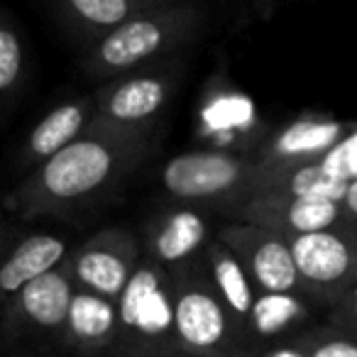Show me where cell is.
Returning <instances> with one entry per match:
<instances>
[{"instance_id": "1", "label": "cell", "mask_w": 357, "mask_h": 357, "mask_svg": "<svg viewBox=\"0 0 357 357\" xmlns=\"http://www.w3.org/2000/svg\"><path fill=\"white\" fill-rule=\"evenodd\" d=\"M152 149L154 132L89 128L84 137L32 169L8 191L3 208L22 220L66 218L113 194Z\"/></svg>"}, {"instance_id": "2", "label": "cell", "mask_w": 357, "mask_h": 357, "mask_svg": "<svg viewBox=\"0 0 357 357\" xmlns=\"http://www.w3.org/2000/svg\"><path fill=\"white\" fill-rule=\"evenodd\" d=\"M204 22V10L194 3L154 0L137 17L86 47L81 69L93 81L108 84L132 71L178 59L184 47L199 37Z\"/></svg>"}, {"instance_id": "3", "label": "cell", "mask_w": 357, "mask_h": 357, "mask_svg": "<svg viewBox=\"0 0 357 357\" xmlns=\"http://www.w3.org/2000/svg\"><path fill=\"white\" fill-rule=\"evenodd\" d=\"M259 178L262 172L255 157L204 147L167 159L159 172V184L172 204L228 215H238L257 194Z\"/></svg>"}, {"instance_id": "4", "label": "cell", "mask_w": 357, "mask_h": 357, "mask_svg": "<svg viewBox=\"0 0 357 357\" xmlns=\"http://www.w3.org/2000/svg\"><path fill=\"white\" fill-rule=\"evenodd\" d=\"M176 352L199 357H252L215 296L201 259L169 274Z\"/></svg>"}, {"instance_id": "5", "label": "cell", "mask_w": 357, "mask_h": 357, "mask_svg": "<svg viewBox=\"0 0 357 357\" xmlns=\"http://www.w3.org/2000/svg\"><path fill=\"white\" fill-rule=\"evenodd\" d=\"M76 294L69 259L27 284L0 311V340L13 355H47L61 350L64 326Z\"/></svg>"}, {"instance_id": "6", "label": "cell", "mask_w": 357, "mask_h": 357, "mask_svg": "<svg viewBox=\"0 0 357 357\" xmlns=\"http://www.w3.org/2000/svg\"><path fill=\"white\" fill-rule=\"evenodd\" d=\"M174 352L172 279L142 259L118 301V333L108 357H172Z\"/></svg>"}, {"instance_id": "7", "label": "cell", "mask_w": 357, "mask_h": 357, "mask_svg": "<svg viewBox=\"0 0 357 357\" xmlns=\"http://www.w3.org/2000/svg\"><path fill=\"white\" fill-rule=\"evenodd\" d=\"M181 56L132 71L100 86L91 128L110 132H154L181 81Z\"/></svg>"}, {"instance_id": "8", "label": "cell", "mask_w": 357, "mask_h": 357, "mask_svg": "<svg viewBox=\"0 0 357 357\" xmlns=\"http://www.w3.org/2000/svg\"><path fill=\"white\" fill-rule=\"evenodd\" d=\"M301 294L311 303L333 308L357 287V228L323 230L291 238Z\"/></svg>"}, {"instance_id": "9", "label": "cell", "mask_w": 357, "mask_h": 357, "mask_svg": "<svg viewBox=\"0 0 357 357\" xmlns=\"http://www.w3.org/2000/svg\"><path fill=\"white\" fill-rule=\"evenodd\" d=\"M142 264V243L128 228H105L71 250L69 269L76 289L120 301Z\"/></svg>"}, {"instance_id": "10", "label": "cell", "mask_w": 357, "mask_h": 357, "mask_svg": "<svg viewBox=\"0 0 357 357\" xmlns=\"http://www.w3.org/2000/svg\"><path fill=\"white\" fill-rule=\"evenodd\" d=\"M264 137L255 100L233 86L211 81L196 110V139L204 149L255 157Z\"/></svg>"}, {"instance_id": "11", "label": "cell", "mask_w": 357, "mask_h": 357, "mask_svg": "<svg viewBox=\"0 0 357 357\" xmlns=\"http://www.w3.org/2000/svg\"><path fill=\"white\" fill-rule=\"evenodd\" d=\"M215 238L233 250L259 294H301V282L287 238L240 220L220 228Z\"/></svg>"}, {"instance_id": "12", "label": "cell", "mask_w": 357, "mask_h": 357, "mask_svg": "<svg viewBox=\"0 0 357 357\" xmlns=\"http://www.w3.org/2000/svg\"><path fill=\"white\" fill-rule=\"evenodd\" d=\"M350 128L352 123H342L331 115H298L291 123L282 125L264 137V142L255 154V162L259 164L262 174L321 164L328 157V152L350 132Z\"/></svg>"}, {"instance_id": "13", "label": "cell", "mask_w": 357, "mask_h": 357, "mask_svg": "<svg viewBox=\"0 0 357 357\" xmlns=\"http://www.w3.org/2000/svg\"><path fill=\"white\" fill-rule=\"evenodd\" d=\"M213 238L206 211L172 204L149 218L142 238V259L169 274L178 272L199 262Z\"/></svg>"}, {"instance_id": "14", "label": "cell", "mask_w": 357, "mask_h": 357, "mask_svg": "<svg viewBox=\"0 0 357 357\" xmlns=\"http://www.w3.org/2000/svg\"><path fill=\"white\" fill-rule=\"evenodd\" d=\"M235 218L240 223L267 228L287 240L301 238V235H311V233H323V230L350 228L352 225L340 204L291 199V196L272 194V191L255 194L238 211Z\"/></svg>"}, {"instance_id": "15", "label": "cell", "mask_w": 357, "mask_h": 357, "mask_svg": "<svg viewBox=\"0 0 357 357\" xmlns=\"http://www.w3.org/2000/svg\"><path fill=\"white\" fill-rule=\"evenodd\" d=\"M71 250L56 233H27L0 250V311L27 284L45 277L69 259Z\"/></svg>"}, {"instance_id": "16", "label": "cell", "mask_w": 357, "mask_h": 357, "mask_svg": "<svg viewBox=\"0 0 357 357\" xmlns=\"http://www.w3.org/2000/svg\"><path fill=\"white\" fill-rule=\"evenodd\" d=\"M93 118L96 96H76V98L54 105L27 135L20 154V167L37 169L54 154L64 152L69 144L84 137Z\"/></svg>"}, {"instance_id": "17", "label": "cell", "mask_w": 357, "mask_h": 357, "mask_svg": "<svg viewBox=\"0 0 357 357\" xmlns=\"http://www.w3.org/2000/svg\"><path fill=\"white\" fill-rule=\"evenodd\" d=\"M201 267H204L215 296L220 298L223 308L228 311L240 340L245 342V347L255 357V350L248 342V323L255 306V298H257V289H255L250 274L245 272L243 262L235 257V252L228 245L220 243L218 238H213L206 245L204 255H201Z\"/></svg>"}, {"instance_id": "18", "label": "cell", "mask_w": 357, "mask_h": 357, "mask_svg": "<svg viewBox=\"0 0 357 357\" xmlns=\"http://www.w3.org/2000/svg\"><path fill=\"white\" fill-rule=\"evenodd\" d=\"M118 333V301L76 289L61 350L76 357H108Z\"/></svg>"}, {"instance_id": "19", "label": "cell", "mask_w": 357, "mask_h": 357, "mask_svg": "<svg viewBox=\"0 0 357 357\" xmlns=\"http://www.w3.org/2000/svg\"><path fill=\"white\" fill-rule=\"evenodd\" d=\"M152 3L154 0H61L52 3L50 13L56 25L86 50L144 13Z\"/></svg>"}, {"instance_id": "20", "label": "cell", "mask_w": 357, "mask_h": 357, "mask_svg": "<svg viewBox=\"0 0 357 357\" xmlns=\"http://www.w3.org/2000/svg\"><path fill=\"white\" fill-rule=\"evenodd\" d=\"M316 303L308 301L303 294H259L255 298L252 313L248 323V342L255 350V357L264 347L279 345L303 333L306 321L313 316Z\"/></svg>"}, {"instance_id": "21", "label": "cell", "mask_w": 357, "mask_h": 357, "mask_svg": "<svg viewBox=\"0 0 357 357\" xmlns=\"http://www.w3.org/2000/svg\"><path fill=\"white\" fill-rule=\"evenodd\" d=\"M259 191H272V194L291 196V199L326 201V204L342 206L347 184L335 181L331 174H326V169L321 164H308V167L287 169V172L262 174Z\"/></svg>"}, {"instance_id": "22", "label": "cell", "mask_w": 357, "mask_h": 357, "mask_svg": "<svg viewBox=\"0 0 357 357\" xmlns=\"http://www.w3.org/2000/svg\"><path fill=\"white\" fill-rule=\"evenodd\" d=\"M27 76V47L15 17L0 8V113L20 96Z\"/></svg>"}, {"instance_id": "23", "label": "cell", "mask_w": 357, "mask_h": 357, "mask_svg": "<svg viewBox=\"0 0 357 357\" xmlns=\"http://www.w3.org/2000/svg\"><path fill=\"white\" fill-rule=\"evenodd\" d=\"M306 357H357V335L342 333L333 326L311 328L291 337Z\"/></svg>"}, {"instance_id": "24", "label": "cell", "mask_w": 357, "mask_h": 357, "mask_svg": "<svg viewBox=\"0 0 357 357\" xmlns=\"http://www.w3.org/2000/svg\"><path fill=\"white\" fill-rule=\"evenodd\" d=\"M321 167L340 184L357 181V123H352L350 132L328 152V157L321 162Z\"/></svg>"}, {"instance_id": "25", "label": "cell", "mask_w": 357, "mask_h": 357, "mask_svg": "<svg viewBox=\"0 0 357 357\" xmlns=\"http://www.w3.org/2000/svg\"><path fill=\"white\" fill-rule=\"evenodd\" d=\"M328 326L357 335V287L350 289L333 308H328Z\"/></svg>"}, {"instance_id": "26", "label": "cell", "mask_w": 357, "mask_h": 357, "mask_svg": "<svg viewBox=\"0 0 357 357\" xmlns=\"http://www.w3.org/2000/svg\"><path fill=\"white\" fill-rule=\"evenodd\" d=\"M342 211H345L347 220L357 228V181L347 184L345 199H342Z\"/></svg>"}, {"instance_id": "27", "label": "cell", "mask_w": 357, "mask_h": 357, "mask_svg": "<svg viewBox=\"0 0 357 357\" xmlns=\"http://www.w3.org/2000/svg\"><path fill=\"white\" fill-rule=\"evenodd\" d=\"M172 357H199V355H184V352H174Z\"/></svg>"}]
</instances>
